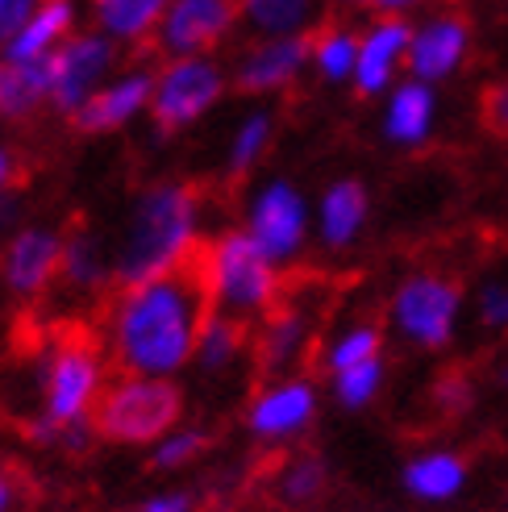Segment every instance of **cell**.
Here are the masks:
<instances>
[{
  "label": "cell",
  "mask_w": 508,
  "mask_h": 512,
  "mask_svg": "<svg viewBox=\"0 0 508 512\" xmlns=\"http://www.w3.org/2000/svg\"><path fill=\"white\" fill-rule=\"evenodd\" d=\"M209 300L196 271L125 284L105 313V354L117 375L180 379L192 367Z\"/></svg>",
  "instance_id": "1"
},
{
  "label": "cell",
  "mask_w": 508,
  "mask_h": 512,
  "mask_svg": "<svg viewBox=\"0 0 508 512\" xmlns=\"http://www.w3.org/2000/svg\"><path fill=\"white\" fill-rule=\"evenodd\" d=\"M205 238L209 234L200 188L188 179H155V184L138 188V196L130 200L121 238L113 246L117 284L125 288L142 284V279L188 271Z\"/></svg>",
  "instance_id": "2"
},
{
  "label": "cell",
  "mask_w": 508,
  "mask_h": 512,
  "mask_svg": "<svg viewBox=\"0 0 508 512\" xmlns=\"http://www.w3.org/2000/svg\"><path fill=\"white\" fill-rule=\"evenodd\" d=\"M109 354L88 338H55L34 363V417L30 438L80 454L96 438V404L109 388Z\"/></svg>",
  "instance_id": "3"
},
{
  "label": "cell",
  "mask_w": 508,
  "mask_h": 512,
  "mask_svg": "<svg viewBox=\"0 0 508 512\" xmlns=\"http://www.w3.org/2000/svg\"><path fill=\"white\" fill-rule=\"evenodd\" d=\"M192 271L213 313H230L238 321L259 325L267 313L284 304V267L271 263L242 225H225L209 234Z\"/></svg>",
  "instance_id": "4"
},
{
  "label": "cell",
  "mask_w": 508,
  "mask_h": 512,
  "mask_svg": "<svg viewBox=\"0 0 508 512\" xmlns=\"http://www.w3.org/2000/svg\"><path fill=\"white\" fill-rule=\"evenodd\" d=\"M184 388L180 379L155 375H113L96 404V438L121 450H150L175 425H184Z\"/></svg>",
  "instance_id": "5"
},
{
  "label": "cell",
  "mask_w": 508,
  "mask_h": 512,
  "mask_svg": "<svg viewBox=\"0 0 508 512\" xmlns=\"http://www.w3.org/2000/svg\"><path fill=\"white\" fill-rule=\"evenodd\" d=\"M467 292L446 271H413L388 296V329L421 354H438L459 338Z\"/></svg>",
  "instance_id": "6"
},
{
  "label": "cell",
  "mask_w": 508,
  "mask_h": 512,
  "mask_svg": "<svg viewBox=\"0 0 508 512\" xmlns=\"http://www.w3.org/2000/svg\"><path fill=\"white\" fill-rule=\"evenodd\" d=\"M230 92H234L230 63L221 55L159 59L155 96H150V121H155V130L167 138L188 134L196 125H205Z\"/></svg>",
  "instance_id": "7"
},
{
  "label": "cell",
  "mask_w": 508,
  "mask_h": 512,
  "mask_svg": "<svg viewBox=\"0 0 508 512\" xmlns=\"http://www.w3.org/2000/svg\"><path fill=\"white\" fill-rule=\"evenodd\" d=\"M246 234L279 267H296L313 246V200L292 175H263L242 200Z\"/></svg>",
  "instance_id": "8"
},
{
  "label": "cell",
  "mask_w": 508,
  "mask_h": 512,
  "mask_svg": "<svg viewBox=\"0 0 508 512\" xmlns=\"http://www.w3.org/2000/svg\"><path fill=\"white\" fill-rule=\"evenodd\" d=\"M46 63H50V113L71 121L125 67V50L100 30H92V25H84Z\"/></svg>",
  "instance_id": "9"
},
{
  "label": "cell",
  "mask_w": 508,
  "mask_h": 512,
  "mask_svg": "<svg viewBox=\"0 0 508 512\" xmlns=\"http://www.w3.org/2000/svg\"><path fill=\"white\" fill-rule=\"evenodd\" d=\"M321 413V383L304 371L263 379V388L246 400L242 425L259 446H292L317 425Z\"/></svg>",
  "instance_id": "10"
},
{
  "label": "cell",
  "mask_w": 508,
  "mask_h": 512,
  "mask_svg": "<svg viewBox=\"0 0 508 512\" xmlns=\"http://www.w3.org/2000/svg\"><path fill=\"white\" fill-rule=\"evenodd\" d=\"M242 34L238 0H171L155 34L159 59L221 55Z\"/></svg>",
  "instance_id": "11"
},
{
  "label": "cell",
  "mask_w": 508,
  "mask_h": 512,
  "mask_svg": "<svg viewBox=\"0 0 508 512\" xmlns=\"http://www.w3.org/2000/svg\"><path fill=\"white\" fill-rule=\"evenodd\" d=\"M63 229L46 221H25L9 229L0 242V288L13 300H42L59 284V263H63Z\"/></svg>",
  "instance_id": "12"
},
{
  "label": "cell",
  "mask_w": 508,
  "mask_h": 512,
  "mask_svg": "<svg viewBox=\"0 0 508 512\" xmlns=\"http://www.w3.org/2000/svg\"><path fill=\"white\" fill-rule=\"evenodd\" d=\"M304 75H309V38H246V46L230 59L234 92L254 105H271Z\"/></svg>",
  "instance_id": "13"
},
{
  "label": "cell",
  "mask_w": 508,
  "mask_h": 512,
  "mask_svg": "<svg viewBox=\"0 0 508 512\" xmlns=\"http://www.w3.org/2000/svg\"><path fill=\"white\" fill-rule=\"evenodd\" d=\"M409 42L413 17L371 13L359 25V63H354V96L384 100L404 75H409Z\"/></svg>",
  "instance_id": "14"
},
{
  "label": "cell",
  "mask_w": 508,
  "mask_h": 512,
  "mask_svg": "<svg viewBox=\"0 0 508 512\" xmlns=\"http://www.w3.org/2000/svg\"><path fill=\"white\" fill-rule=\"evenodd\" d=\"M475 50V30L459 9H434L421 21H413V42H409V75L421 84H450Z\"/></svg>",
  "instance_id": "15"
},
{
  "label": "cell",
  "mask_w": 508,
  "mask_h": 512,
  "mask_svg": "<svg viewBox=\"0 0 508 512\" xmlns=\"http://www.w3.org/2000/svg\"><path fill=\"white\" fill-rule=\"evenodd\" d=\"M150 96H155V67L125 63L113 80L71 117V125H75V134H84V138L121 134V130H130L134 121L150 117Z\"/></svg>",
  "instance_id": "16"
},
{
  "label": "cell",
  "mask_w": 508,
  "mask_h": 512,
  "mask_svg": "<svg viewBox=\"0 0 508 512\" xmlns=\"http://www.w3.org/2000/svg\"><path fill=\"white\" fill-rule=\"evenodd\" d=\"M371 225V188L363 179L342 175L325 184L313 200V246L325 254H346L363 242Z\"/></svg>",
  "instance_id": "17"
},
{
  "label": "cell",
  "mask_w": 508,
  "mask_h": 512,
  "mask_svg": "<svg viewBox=\"0 0 508 512\" xmlns=\"http://www.w3.org/2000/svg\"><path fill=\"white\" fill-rule=\"evenodd\" d=\"M442 121V96L434 84H421L413 75L379 100V134L396 150H425L434 142V130Z\"/></svg>",
  "instance_id": "18"
},
{
  "label": "cell",
  "mask_w": 508,
  "mask_h": 512,
  "mask_svg": "<svg viewBox=\"0 0 508 512\" xmlns=\"http://www.w3.org/2000/svg\"><path fill=\"white\" fill-rule=\"evenodd\" d=\"M313 350V317L296 309V304H279L275 313H267L254 325V363L267 379L304 371V358Z\"/></svg>",
  "instance_id": "19"
},
{
  "label": "cell",
  "mask_w": 508,
  "mask_h": 512,
  "mask_svg": "<svg viewBox=\"0 0 508 512\" xmlns=\"http://www.w3.org/2000/svg\"><path fill=\"white\" fill-rule=\"evenodd\" d=\"M84 25H88L84 0H42L38 13L0 46V55H5V63H46Z\"/></svg>",
  "instance_id": "20"
},
{
  "label": "cell",
  "mask_w": 508,
  "mask_h": 512,
  "mask_svg": "<svg viewBox=\"0 0 508 512\" xmlns=\"http://www.w3.org/2000/svg\"><path fill=\"white\" fill-rule=\"evenodd\" d=\"M471 479V467L459 450L450 446H429V450H417L409 463L400 467V488L409 492L413 500L421 504H450L459 500L463 488Z\"/></svg>",
  "instance_id": "21"
},
{
  "label": "cell",
  "mask_w": 508,
  "mask_h": 512,
  "mask_svg": "<svg viewBox=\"0 0 508 512\" xmlns=\"http://www.w3.org/2000/svg\"><path fill=\"white\" fill-rule=\"evenodd\" d=\"M171 0H84L88 25L100 30L121 50H142L155 46V34L163 25Z\"/></svg>",
  "instance_id": "22"
},
{
  "label": "cell",
  "mask_w": 508,
  "mask_h": 512,
  "mask_svg": "<svg viewBox=\"0 0 508 512\" xmlns=\"http://www.w3.org/2000/svg\"><path fill=\"white\" fill-rule=\"evenodd\" d=\"M329 0H238L246 38H313Z\"/></svg>",
  "instance_id": "23"
},
{
  "label": "cell",
  "mask_w": 508,
  "mask_h": 512,
  "mask_svg": "<svg viewBox=\"0 0 508 512\" xmlns=\"http://www.w3.org/2000/svg\"><path fill=\"white\" fill-rule=\"evenodd\" d=\"M117 279L113 250L100 242L92 229H71L63 238V263H59V288L71 296H100Z\"/></svg>",
  "instance_id": "24"
},
{
  "label": "cell",
  "mask_w": 508,
  "mask_h": 512,
  "mask_svg": "<svg viewBox=\"0 0 508 512\" xmlns=\"http://www.w3.org/2000/svg\"><path fill=\"white\" fill-rule=\"evenodd\" d=\"M250 350H254V325L209 309L205 325H200V338H196L192 367L209 379H221V375H230Z\"/></svg>",
  "instance_id": "25"
},
{
  "label": "cell",
  "mask_w": 508,
  "mask_h": 512,
  "mask_svg": "<svg viewBox=\"0 0 508 512\" xmlns=\"http://www.w3.org/2000/svg\"><path fill=\"white\" fill-rule=\"evenodd\" d=\"M275 109L271 105H250L246 113H238V121L230 125V138H225V155L221 167L230 179L254 175L263 167V159L271 155V142H275Z\"/></svg>",
  "instance_id": "26"
},
{
  "label": "cell",
  "mask_w": 508,
  "mask_h": 512,
  "mask_svg": "<svg viewBox=\"0 0 508 512\" xmlns=\"http://www.w3.org/2000/svg\"><path fill=\"white\" fill-rule=\"evenodd\" d=\"M359 63V25L325 21L309 38V75L325 88H350Z\"/></svg>",
  "instance_id": "27"
},
{
  "label": "cell",
  "mask_w": 508,
  "mask_h": 512,
  "mask_svg": "<svg viewBox=\"0 0 508 512\" xmlns=\"http://www.w3.org/2000/svg\"><path fill=\"white\" fill-rule=\"evenodd\" d=\"M375 358H384V325L371 321V317L342 321L338 329H329L321 350H317V363L329 379L363 367V363H375Z\"/></svg>",
  "instance_id": "28"
},
{
  "label": "cell",
  "mask_w": 508,
  "mask_h": 512,
  "mask_svg": "<svg viewBox=\"0 0 508 512\" xmlns=\"http://www.w3.org/2000/svg\"><path fill=\"white\" fill-rule=\"evenodd\" d=\"M329 488V467H325V458L313 454V450H300L292 454L284 467L275 471V496L284 500L288 508H309L325 496Z\"/></svg>",
  "instance_id": "29"
},
{
  "label": "cell",
  "mask_w": 508,
  "mask_h": 512,
  "mask_svg": "<svg viewBox=\"0 0 508 512\" xmlns=\"http://www.w3.org/2000/svg\"><path fill=\"white\" fill-rule=\"evenodd\" d=\"M50 109V63H9L5 80V121H34Z\"/></svg>",
  "instance_id": "30"
},
{
  "label": "cell",
  "mask_w": 508,
  "mask_h": 512,
  "mask_svg": "<svg viewBox=\"0 0 508 512\" xmlns=\"http://www.w3.org/2000/svg\"><path fill=\"white\" fill-rule=\"evenodd\" d=\"M209 429L205 425H175L163 442H155L146 450V458H150V471H159V475H175V471H184V467H192L200 454L209 450Z\"/></svg>",
  "instance_id": "31"
},
{
  "label": "cell",
  "mask_w": 508,
  "mask_h": 512,
  "mask_svg": "<svg viewBox=\"0 0 508 512\" xmlns=\"http://www.w3.org/2000/svg\"><path fill=\"white\" fill-rule=\"evenodd\" d=\"M384 383H388V363L384 358H375V363H363V367L342 371V375L329 379V396H334L338 408H346V413H363V408H371L379 400Z\"/></svg>",
  "instance_id": "32"
},
{
  "label": "cell",
  "mask_w": 508,
  "mask_h": 512,
  "mask_svg": "<svg viewBox=\"0 0 508 512\" xmlns=\"http://www.w3.org/2000/svg\"><path fill=\"white\" fill-rule=\"evenodd\" d=\"M475 321L492 334H508V279H484L475 288Z\"/></svg>",
  "instance_id": "33"
},
{
  "label": "cell",
  "mask_w": 508,
  "mask_h": 512,
  "mask_svg": "<svg viewBox=\"0 0 508 512\" xmlns=\"http://www.w3.org/2000/svg\"><path fill=\"white\" fill-rule=\"evenodd\" d=\"M434 404L442 408L446 417H463L467 408L475 404V383L463 375V371H450L434 383Z\"/></svg>",
  "instance_id": "34"
},
{
  "label": "cell",
  "mask_w": 508,
  "mask_h": 512,
  "mask_svg": "<svg viewBox=\"0 0 508 512\" xmlns=\"http://www.w3.org/2000/svg\"><path fill=\"white\" fill-rule=\"evenodd\" d=\"M42 0H0V46H5L25 21L38 13Z\"/></svg>",
  "instance_id": "35"
},
{
  "label": "cell",
  "mask_w": 508,
  "mask_h": 512,
  "mask_svg": "<svg viewBox=\"0 0 508 512\" xmlns=\"http://www.w3.org/2000/svg\"><path fill=\"white\" fill-rule=\"evenodd\" d=\"M138 512H196V496L188 488H163L155 496H146Z\"/></svg>",
  "instance_id": "36"
},
{
  "label": "cell",
  "mask_w": 508,
  "mask_h": 512,
  "mask_svg": "<svg viewBox=\"0 0 508 512\" xmlns=\"http://www.w3.org/2000/svg\"><path fill=\"white\" fill-rule=\"evenodd\" d=\"M484 121H488L492 134L508 138V84H496L484 92Z\"/></svg>",
  "instance_id": "37"
},
{
  "label": "cell",
  "mask_w": 508,
  "mask_h": 512,
  "mask_svg": "<svg viewBox=\"0 0 508 512\" xmlns=\"http://www.w3.org/2000/svg\"><path fill=\"white\" fill-rule=\"evenodd\" d=\"M17 188V150L0 138V200Z\"/></svg>",
  "instance_id": "38"
},
{
  "label": "cell",
  "mask_w": 508,
  "mask_h": 512,
  "mask_svg": "<svg viewBox=\"0 0 508 512\" xmlns=\"http://www.w3.org/2000/svg\"><path fill=\"white\" fill-rule=\"evenodd\" d=\"M21 508V483L9 467H0V512H17Z\"/></svg>",
  "instance_id": "39"
},
{
  "label": "cell",
  "mask_w": 508,
  "mask_h": 512,
  "mask_svg": "<svg viewBox=\"0 0 508 512\" xmlns=\"http://www.w3.org/2000/svg\"><path fill=\"white\" fill-rule=\"evenodd\" d=\"M434 5V0H375V13H392V17H413L417 9Z\"/></svg>",
  "instance_id": "40"
},
{
  "label": "cell",
  "mask_w": 508,
  "mask_h": 512,
  "mask_svg": "<svg viewBox=\"0 0 508 512\" xmlns=\"http://www.w3.org/2000/svg\"><path fill=\"white\" fill-rule=\"evenodd\" d=\"M17 217H21V196H17V192H9L5 200H0V225H13ZM13 229H17V225H13Z\"/></svg>",
  "instance_id": "41"
},
{
  "label": "cell",
  "mask_w": 508,
  "mask_h": 512,
  "mask_svg": "<svg viewBox=\"0 0 508 512\" xmlns=\"http://www.w3.org/2000/svg\"><path fill=\"white\" fill-rule=\"evenodd\" d=\"M329 9H342V13H363V9H375V0H329Z\"/></svg>",
  "instance_id": "42"
},
{
  "label": "cell",
  "mask_w": 508,
  "mask_h": 512,
  "mask_svg": "<svg viewBox=\"0 0 508 512\" xmlns=\"http://www.w3.org/2000/svg\"><path fill=\"white\" fill-rule=\"evenodd\" d=\"M5 80H9V63L0 55V113H5Z\"/></svg>",
  "instance_id": "43"
},
{
  "label": "cell",
  "mask_w": 508,
  "mask_h": 512,
  "mask_svg": "<svg viewBox=\"0 0 508 512\" xmlns=\"http://www.w3.org/2000/svg\"><path fill=\"white\" fill-rule=\"evenodd\" d=\"M496 375H500V383H504V388H508V363H504V367H500Z\"/></svg>",
  "instance_id": "44"
}]
</instances>
